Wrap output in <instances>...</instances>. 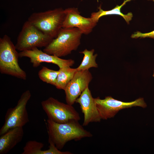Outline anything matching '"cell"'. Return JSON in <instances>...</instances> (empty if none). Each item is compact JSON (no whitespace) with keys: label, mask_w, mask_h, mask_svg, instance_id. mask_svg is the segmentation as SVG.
I'll use <instances>...</instances> for the list:
<instances>
[{"label":"cell","mask_w":154,"mask_h":154,"mask_svg":"<svg viewBox=\"0 0 154 154\" xmlns=\"http://www.w3.org/2000/svg\"><path fill=\"white\" fill-rule=\"evenodd\" d=\"M46 125L48 141L53 143L59 150L62 149L69 141H78L93 136L90 132L84 129L77 120L60 123L48 119Z\"/></svg>","instance_id":"6da1fadb"},{"label":"cell","mask_w":154,"mask_h":154,"mask_svg":"<svg viewBox=\"0 0 154 154\" xmlns=\"http://www.w3.org/2000/svg\"><path fill=\"white\" fill-rule=\"evenodd\" d=\"M82 35L77 28H62L57 37L45 47L43 51L60 58L66 56L77 49Z\"/></svg>","instance_id":"7a4b0ae2"},{"label":"cell","mask_w":154,"mask_h":154,"mask_svg":"<svg viewBox=\"0 0 154 154\" xmlns=\"http://www.w3.org/2000/svg\"><path fill=\"white\" fill-rule=\"evenodd\" d=\"M11 38L5 35L0 38V72L17 78L26 80V72L18 63L19 53Z\"/></svg>","instance_id":"3957f363"},{"label":"cell","mask_w":154,"mask_h":154,"mask_svg":"<svg viewBox=\"0 0 154 154\" xmlns=\"http://www.w3.org/2000/svg\"><path fill=\"white\" fill-rule=\"evenodd\" d=\"M64 17V10L60 8L33 13L27 21L44 33L54 38L62 28Z\"/></svg>","instance_id":"277c9868"},{"label":"cell","mask_w":154,"mask_h":154,"mask_svg":"<svg viewBox=\"0 0 154 154\" xmlns=\"http://www.w3.org/2000/svg\"><path fill=\"white\" fill-rule=\"evenodd\" d=\"M53 39L27 21L19 34L15 46L20 51L45 47Z\"/></svg>","instance_id":"5b68a950"},{"label":"cell","mask_w":154,"mask_h":154,"mask_svg":"<svg viewBox=\"0 0 154 154\" xmlns=\"http://www.w3.org/2000/svg\"><path fill=\"white\" fill-rule=\"evenodd\" d=\"M41 105L48 119L56 123H64L80 119L79 114L72 105L65 104L52 97L42 101Z\"/></svg>","instance_id":"8992f818"},{"label":"cell","mask_w":154,"mask_h":154,"mask_svg":"<svg viewBox=\"0 0 154 154\" xmlns=\"http://www.w3.org/2000/svg\"><path fill=\"white\" fill-rule=\"evenodd\" d=\"M31 96L30 91H25L21 95L16 105L7 110L4 123L0 129V135L10 129L23 127L29 121L26 106Z\"/></svg>","instance_id":"52a82bcc"},{"label":"cell","mask_w":154,"mask_h":154,"mask_svg":"<svg viewBox=\"0 0 154 154\" xmlns=\"http://www.w3.org/2000/svg\"><path fill=\"white\" fill-rule=\"evenodd\" d=\"M98 111L102 119L106 120L114 117L120 110L134 106L143 108L147 107V104L143 98L135 100L125 102L115 99L111 96L106 97L101 99L99 97L94 98Z\"/></svg>","instance_id":"ba28073f"},{"label":"cell","mask_w":154,"mask_h":154,"mask_svg":"<svg viewBox=\"0 0 154 154\" xmlns=\"http://www.w3.org/2000/svg\"><path fill=\"white\" fill-rule=\"evenodd\" d=\"M93 77L89 70L77 71L64 90L67 104L72 105L88 87Z\"/></svg>","instance_id":"9c48e42d"},{"label":"cell","mask_w":154,"mask_h":154,"mask_svg":"<svg viewBox=\"0 0 154 154\" xmlns=\"http://www.w3.org/2000/svg\"><path fill=\"white\" fill-rule=\"evenodd\" d=\"M64 12L63 28H77L82 34L87 35L92 31L98 23L90 17L86 18L81 15L77 8H68L64 10Z\"/></svg>","instance_id":"30bf717a"},{"label":"cell","mask_w":154,"mask_h":154,"mask_svg":"<svg viewBox=\"0 0 154 154\" xmlns=\"http://www.w3.org/2000/svg\"><path fill=\"white\" fill-rule=\"evenodd\" d=\"M19 54L20 57L29 58L33 66L35 68L39 66L41 63L43 62L55 64L59 68L65 66L71 67L75 64L74 61L72 59H62L48 54L39 50L37 48L20 51Z\"/></svg>","instance_id":"8fae6325"},{"label":"cell","mask_w":154,"mask_h":154,"mask_svg":"<svg viewBox=\"0 0 154 154\" xmlns=\"http://www.w3.org/2000/svg\"><path fill=\"white\" fill-rule=\"evenodd\" d=\"M79 104L84 115L82 125L86 126L90 123L100 122L102 119L96 104L89 87H87L76 101Z\"/></svg>","instance_id":"7c38bea8"},{"label":"cell","mask_w":154,"mask_h":154,"mask_svg":"<svg viewBox=\"0 0 154 154\" xmlns=\"http://www.w3.org/2000/svg\"><path fill=\"white\" fill-rule=\"evenodd\" d=\"M23 127L9 129L0 137V154L8 153L22 140L24 136Z\"/></svg>","instance_id":"4fadbf2b"},{"label":"cell","mask_w":154,"mask_h":154,"mask_svg":"<svg viewBox=\"0 0 154 154\" xmlns=\"http://www.w3.org/2000/svg\"><path fill=\"white\" fill-rule=\"evenodd\" d=\"M131 0H124L123 3L120 5H117L112 9L108 11L103 10L101 8V6H100L98 8V11L97 12L92 13L90 17L98 22L100 18L102 16L114 15H119L124 18L127 24H129V21L131 20L133 16L132 13L130 12L125 15L121 12V10L122 7L127 2Z\"/></svg>","instance_id":"5bb4252c"},{"label":"cell","mask_w":154,"mask_h":154,"mask_svg":"<svg viewBox=\"0 0 154 154\" xmlns=\"http://www.w3.org/2000/svg\"><path fill=\"white\" fill-rule=\"evenodd\" d=\"M56 79L55 87L58 89L64 90L66 86L73 78L76 68L65 66L60 68Z\"/></svg>","instance_id":"9a60e30c"},{"label":"cell","mask_w":154,"mask_h":154,"mask_svg":"<svg viewBox=\"0 0 154 154\" xmlns=\"http://www.w3.org/2000/svg\"><path fill=\"white\" fill-rule=\"evenodd\" d=\"M95 50L92 49L88 50L85 49L79 52L84 54L83 60L80 65L77 68V71L89 70L91 68H97L98 65L96 62L98 54H94Z\"/></svg>","instance_id":"2e32d148"},{"label":"cell","mask_w":154,"mask_h":154,"mask_svg":"<svg viewBox=\"0 0 154 154\" xmlns=\"http://www.w3.org/2000/svg\"><path fill=\"white\" fill-rule=\"evenodd\" d=\"M59 70H55L43 66L39 71V78L43 82L55 86Z\"/></svg>","instance_id":"e0dca14e"},{"label":"cell","mask_w":154,"mask_h":154,"mask_svg":"<svg viewBox=\"0 0 154 154\" xmlns=\"http://www.w3.org/2000/svg\"><path fill=\"white\" fill-rule=\"evenodd\" d=\"M44 144L35 140L27 141L23 148L22 154H46L45 150H42Z\"/></svg>","instance_id":"ac0fdd59"},{"label":"cell","mask_w":154,"mask_h":154,"mask_svg":"<svg viewBox=\"0 0 154 154\" xmlns=\"http://www.w3.org/2000/svg\"><path fill=\"white\" fill-rule=\"evenodd\" d=\"M132 38H145L146 37L154 38V30L148 33H142L137 31L132 35L131 36Z\"/></svg>","instance_id":"d6986e66"},{"label":"cell","mask_w":154,"mask_h":154,"mask_svg":"<svg viewBox=\"0 0 154 154\" xmlns=\"http://www.w3.org/2000/svg\"><path fill=\"white\" fill-rule=\"evenodd\" d=\"M153 76L154 77V73H153Z\"/></svg>","instance_id":"ffe728a7"}]
</instances>
